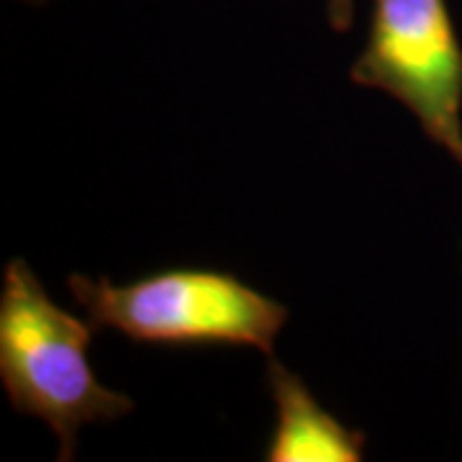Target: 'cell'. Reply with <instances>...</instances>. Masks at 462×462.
Masks as SVG:
<instances>
[{"mask_svg":"<svg viewBox=\"0 0 462 462\" xmlns=\"http://www.w3.org/2000/svg\"><path fill=\"white\" fill-rule=\"evenodd\" d=\"M90 319L57 306L26 260L3 270L0 291V380L18 413L42 419L60 439V460H72L78 431L121 419L134 401L103 385L90 365Z\"/></svg>","mask_w":462,"mask_h":462,"instance_id":"obj_1","label":"cell"},{"mask_svg":"<svg viewBox=\"0 0 462 462\" xmlns=\"http://www.w3.org/2000/svg\"><path fill=\"white\" fill-rule=\"evenodd\" d=\"M267 385L275 403V430L264 449L267 462H360L365 434L327 411L309 385L278 360L267 363Z\"/></svg>","mask_w":462,"mask_h":462,"instance_id":"obj_4","label":"cell"},{"mask_svg":"<svg viewBox=\"0 0 462 462\" xmlns=\"http://www.w3.org/2000/svg\"><path fill=\"white\" fill-rule=\"evenodd\" d=\"M352 83L403 103L462 167V44L447 0H373Z\"/></svg>","mask_w":462,"mask_h":462,"instance_id":"obj_3","label":"cell"},{"mask_svg":"<svg viewBox=\"0 0 462 462\" xmlns=\"http://www.w3.org/2000/svg\"><path fill=\"white\" fill-rule=\"evenodd\" d=\"M67 285L98 329L139 345H242L273 355L288 321V306L208 267H172L134 282L69 275Z\"/></svg>","mask_w":462,"mask_h":462,"instance_id":"obj_2","label":"cell"},{"mask_svg":"<svg viewBox=\"0 0 462 462\" xmlns=\"http://www.w3.org/2000/svg\"><path fill=\"white\" fill-rule=\"evenodd\" d=\"M355 21V0H329V23L334 32H346Z\"/></svg>","mask_w":462,"mask_h":462,"instance_id":"obj_5","label":"cell"},{"mask_svg":"<svg viewBox=\"0 0 462 462\" xmlns=\"http://www.w3.org/2000/svg\"><path fill=\"white\" fill-rule=\"evenodd\" d=\"M26 3H47V0H26Z\"/></svg>","mask_w":462,"mask_h":462,"instance_id":"obj_6","label":"cell"}]
</instances>
